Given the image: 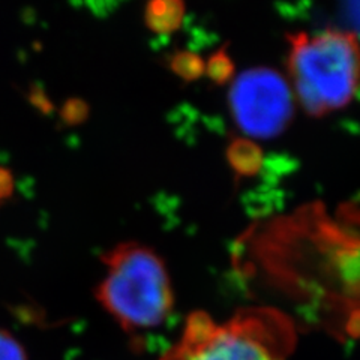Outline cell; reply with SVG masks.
<instances>
[{
	"label": "cell",
	"mask_w": 360,
	"mask_h": 360,
	"mask_svg": "<svg viewBox=\"0 0 360 360\" xmlns=\"http://www.w3.org/2000/svg\"><path fill=\"white\" fill-rule=\"evenodd\" d=\"M291 92L311 116L352 103L360 86V42L354 33L326 29L288 37Z\"/></svg>",
	"instance_id": "obj_1"
},
{
	"label": "cell",
	"mask_w": 360,
	"mask_h": 360,
	"mask_svg": "<svg viewBox=\"0 0 360 360\" xmlns=\"http://www.w3.org/2000/svg\"><path fill=\"white\" fill-rule=\"evenodd\" d=\"M240 146H236V150H231V160L236 162V165L239 167V170L243 168V162H248V168L254 167L255 161L258 160V153L255 150L254 146L250 144H245V143H239Z\"/></svg>",
	"instance_id": "obj_7"
},
{
	"label": "cell",
	"mask_w": 360,
	"mask_h": 360,
	"mask_svg": "<svg viewBox=\"0 0 360 360\" xmlns=\"http://www.w3.org/2000/svg\"><path fill=\"white\" fill-rule=\"evenodd\" d=\"M0 360H27L25 347L8 330L0 329Z\"/></svg>",
	"instance_id": "obj_6"
},
{
	"label": "cell",
	"mask_w": 360,
	"mask_h": 360,
	"mask_svg": "<svg viewBox=\"0 0 360 360\" xmlns=\"http://www.w3.org/2000/svg\"><path fill=\"white\" fill-rule=\"evenodd\" d=\"M13 193V176L5 168H0V200H4Z\"/></svg>",
	"instance_id": "obj_8"
},
{
	"label": "cell",
	"mask_w": 360,
	"mask_h": 360,
	"mask_svg": "<svg viewBox=\"0 0 360 360\" xmlns=\"http://www.w3.org/2000/svg\"><path fill=\"white\" fill-rule=\"evenodd\" d=\"M179 0H155L150 5L149 15L152 22L158 26H170L172 18L177 15Z\"/></svg>",
	"instance_id": "obj_5"
},
{
	"label": "cell",
	"mask_w": 360,
	"mask_h": 360,
	"mask_svg": "<svg viewBox=\"0 0 360 360\" xmlns=\"http://www.w3.org/2000/svg\"><path fill=\"white\" fill-rule=\"evenodd\" d=\"M230 108L245 134L274 137L291 117L292 92L284 78L274 71H246L230 89Z\"/></svg>",
	"instance_id": "obj_4"
},
{
	"label": "cell",
	"mask_w": 360,
	"mask_h": 360,
	"mask_svg": "<svg viewBox=\"0 0 360 360\" xmlns=\"http://www.w3.org/2000/svg\"><path fill=\"white\" fill-rule=\"evenodd\" d=\"M96 299L123 330H149L173 309V290L162 260L148 246L125 242L110 250Z\"/></svg>",
	"instance_id": "obj_3"
},
{
	"label": "cell",
	"mask_w": 360,
	"mask_h": 360,
	"mask_svg": "<svg viewBox=\"0 0 360 360\" xmlns=\"http://www.w3.org/2000/svg\"><path fill=\"white\" fill-rule=\"evenodd\" d=\"M292 347L295 330L279 311L251 308L224 323L194 312L161 360H285Z\"/></svg>",
	"instance_id": "obj_2"
}]
</instances>
